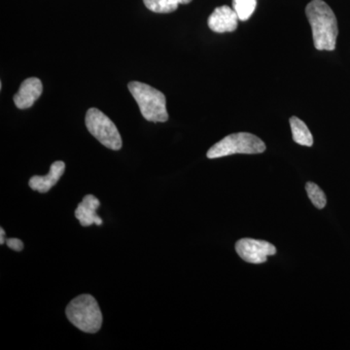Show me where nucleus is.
Returning <instances> with one entry per match:
<instances>
[{
  "instance_id": "nucleus-15",
  "label": "nucleus",
  "mask_w": 350,
  "mask_h": 350,
  "mask_svg": "<svg viewBox=\"0 0 350 350\" xmlns=\"http://www.w3.org/2000/svg\"><path fill=\"white\" fill-rule=\"evenodd\" d=\"M6 244L8 245L9 248H11V250H13L14 251H18V252L24 250V243H23V241H21V239H7Z\"/></svg>"
},
{
  "instance_id": "nucleus-13",
  "label": "nucleus",
  "mask_w": 350,
  "mask_h": 350,
  "mask_svg": "<svg viewBox=\"0 0 350 350\" xmlns=\"http://www.w3.org/2000/svg\"><path fill=\"white\" fill-rule=\"evenodd\" d=\"M257 0H232V8L238 14L239 21L250 19L256 9Z\"/></svg>"
},
{
  "instance_id": "nucleus-11",
  "label": "nucleus",
  "mask_w": 350,
  "mask_h": 350,
  "mask_svg": "<svg viewBox=\"0 0 350 350\" xmlns=\"http://www.w3.org/2000/svg\"><path fill=\"white\" fill-rule=\"evenodd\" d=\"M290 126H291L292 135H293V139L296 144L303 145V146H312V133L301 119L296 116L291 117Z\"/></svg>"
},
{
  "instance_id": "nucleus-7",
  "label": "nucleus",
  "mask_w": 350,
  "mask_h": 350,
  "mask_svg": "<svg viewBox=\"0 0 350 350\" xmlns=\"http://www.w3.org/2000/svg\"><path fill=\"white\" fill-rule=\"evenodd\" d=\"M239 16L234 8L224 5L217 7L209 16L207 24L209 29L217 33L232 32L238 29Z\"/></svg>"
},
{
  "instance_id": "nucleus-4",
  "label": "nucleus",
  "mask_w": 350,
  "mask_h": 350,
  "mask_svg": "<svg viewBox=\"0 0 350 350\" xmlns=\"http://www.w3.org/2000/svg\"><path fill=\"white\" fill-rule=\"evenodd\" d=\"M266 144L256 135L250 133H232L214 144L206 156L208 159L222 158L234 154H261Z\"/></svg>"
},
{
  "instance_id": "nucleus-17",
  "label": "nucleus",
  "mask_w": 350,
  "mask_h": 350,
  "mask_svg": "<svg viewBox=\"0 0 350 350\" xmlns=\"http://www.w3.org/2000/svg\"><path fill=\"white\" fill-rule=\"evenodd\" d=\"M191 1H192V0H181V4H188L190 3Z\"/></svg>"
},
{
  "instance_id": "nucleus-10",
  "label": "nucleus",
  "mask_w": 350,
  "mask_h": 350,
  "mask_svg": "<svg viewBox=\"0 0 350 350\" xmlns=\"http://www.w3.org/2000/svg\"><path fill=\"white\" fill-rule=\"evenodd\" d=\"M64 170H66V163L62 161H57L51 165L49 174L45 176H38V175L32 176L29 179V187L32 190L38 191L39 193H47L61 179Z\"/></svg>"
},
{
  "instance_id": "nucleus-6",
  "label": "nucleus",
  "mask_w": 350,
  "mask_h": 350,
  "mask_svg": "<svg viewBox=\"0 0 350 350\" xmlns=\"http://www.w3.org/2000/svg\"><path fill=\"white\" fill-rule=\"evenodd\" d=\"M236 251L243 261L251 264H262L269 256L275 255L276 248L268 241L241 239L236 243Z\"/></svg>"
},
{
  "instance_id": "nucleus-9",
  "label": "nucleus",
  "mask_w": 350,
  "mask_h": 350,
  "mask_svg": "<svg viewBox=\"0 0 350 350\" xmlns=\"http://www.w3.org/2000/svg\"><path fill=\"white\" fill-rule=\"evenodd\" d=\"M100 204V200L93 195H88L83 199L75 211V217L79 220L83 227H89L93 224L103 225V220L96 214Z\"/></svg>"
},
{
  "instance_id": "nucleus-8",
  "label": "nucleus",
  "mask_w": 350,
  "mask_h": 350,
  "mask_svg": "<svg viewBox=\"0 0 350 350\" xmlns=\"http://www.w3.org/2000/svg\"><path fill=\"white\" fill-rule=\"evenodd\" d=\"M42 92V83L38 78H27L21 85L19 92L14 96V103L19 109H27L38 100Z\"/></svg>"
},
{
  "instance_id": "nucleus-16",
  "label": "nucleus",
  "mask_w": 350,
  "mask_h": 350,
  "mask_svg": "<svg viewBox=\"0 0 350 350\" xmlns=\"http://www.w3.org/2000/svg\"><path fill=\"white\" fill-rule=\"evenodd\" d=\"M0 244H4L5 243V232H4L3 228H0Z\"/></svg>"
},
{
  "instance_id": "nucleus-14",
  "label": "nucleus",
  "mask_w": 350,
  "mask_h": 350,
  "mask_svg": "<svg viewBox=\"0 0 350 350\" xmlns=\"http://www.w3.org/2000/svg\"><path fill=\"white\" fill-rule=\"evenodd\" d=\"M306 191L308 198L312 200L313 206L317 208L322 209L326 206V196L319 185L312 182H308L306 185Z\"/></svg>"
},
{
  "instance_id": "nucleus-2",
  "label": "nucleus",
  "mask_w": 350,
  "mask_h": 350,
  "mask_svg": "<svg viewBox=\"0 0 350 350\" xmlns=\"http://www.w3.org/2000/svg\"><path fill=\"white\" fill-rule=\"evenodd\" d=\"M66 313L70 323L85 333H98L103 325V313L91 295L76 297L66 306Z\"/></svg>"
},
{
  "instance_id": "nucleus-5",
  "label": "nucleus",
  "mask_w": 350,
  "mask_h": 350,
  "mask_svg": "<svg viewBox=\"0 0 350 350\" xmlns=\"http://www.w3.org/2000/svg\"><path fill=\"white\" fill-rule=\"evenodd\" d=\"M86 126L90 133L107 148L114 151L122 148L123 142L118 129L100 110L96 108L88 110Z\"/></svg>"
},
{
  "instance_id": "nucleus-3",
  "label": "nucleus",
  "mask_w": 350,
  "mask_h": 350,
  "mask_svg": "<svg viewBox=\"0 0 350 350\" xmlns=\"http://www.w3.org/2000/svg\"><path fill=\"white\" fill-rule=\"evenodd\" d=\"M128 87L131 94L137 100L144 119L154 123H163L169 120L167 100L162 92L144 83L137 81L131 82Z\"/></svg>"
},
{
  "instance_id": "nucleus-1",
  "label": "nucleus",
  "mask_w": 350,
  "mask_h": 350,
  "mask_svg": "<svg viewBox=\"0 0 350 350\" xmlns=\"http://www.w3.org/2000/svg\"><path fill=\"white\" fill-rule=\"evenodd\" d=\"M312 27L313 44L319 51H334L338 34V21L331 7L323 0H312L306 7Z\"/></svg>"
},
{
  "instance_id": "nucleus-12",
  "label": "nucleus",
  "mask_w": 350,
  "mask_h": 350,
  "mask_svg": "<svg viewBox=\"0 0 350 350\" xmlns=\"http://www.w3.org/2000/svg\"><path fill=\"white\" fill-rule=\"evenodd\" d=\"M145 6L155 13H172L178 8L181 0H144Z\"/></svg>"
}]
</instances>
